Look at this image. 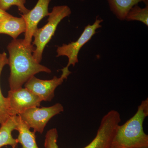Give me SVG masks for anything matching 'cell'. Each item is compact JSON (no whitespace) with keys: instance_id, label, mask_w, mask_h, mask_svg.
Listing matches in <instances>:
<instances>
[{"instance_id":"6da1fadb","label":"cell","mask_w":148,"mask_h":148,"mask_svg":"<svg viewBox=\"0 0 148 148\" xmlns=\"http://www.w3.org/2000/svg\"><path fill=\"white\" fill-rule=\"evenodd\" d=\"M35 48L32 44L25 45L23 39H13L9 44L7 49L9 53L8 64L10 71L9 78L10 90L22 87L36 74L40 72L51 73L50 69L35 60L33 55Z\"/></svg>"},{"instance_id":"7a4b0ae2","label":"cell","mask_w":148,"mask_h":148,"mask_svg":"<svg viewBox=\"0 0 148 148\" xmlns=\"http://www.w3.org/2000/svg\"><path fill=\"white\" fill-rule=\"evenodd\" d=\"M148 116L147 98L142 101L132 118L119 125L111 148H148V135L143 129V123Z\"/></svg>"},{"instance_id":"3957f363","label":"cell","mask_w":148,"mask_h":148,"mask_svg":"<svg viewBox=\"0 0 148 148\" xmlns=\"http://www.w3.org/2000/svg\"><path fill=\"white\" fill-rule=\"evenodd\" d=\"M71 13V11L68 6H54L48 15L47 23L42 28H38L36 30L33 37L34 41L32 45L36 46L33 55L38 63H40L41 61L45 48L54 36L58 24Z\"/></svg>"},{"instance_id":"277c9868","label":"cell","mask_w":148,"mask_h":148,"mask_svg":"<svg viewBox=\"0 0 148 148\" xmlns=\"http://www.w3.org/2000/svg\"><path fill=\"white\" fill-rule=\"evenodd\" d=\"M103 20L96 18L95 22L92 25H88L85 28L83 32L76 41L69 44H64L57 47L56 56H66L69 58V62L66 67L61 70L62 73L69 75L71 72L69 71V66H74L78 62V55L82 47L91 39L96 33V30L101 28V24Z\"/></svg>"},{"instance_id":"5b68a950","label":"cell","mask_w":148,"mask_h":148,"mask_svg":"<svg viewBox=\"0 0 148 148\" xmlns=\"http://www.w3.org/2000/svg\"><path fill=\"white\" fill-rule=\"evenodd\" d=\"M64 111V107L58 103L49 107L31 108L18 115L29 128L34 129V132L42 134L49 121Z\"/></svg>"},{"instance_id":"8992f818","label":"cell","mask_w":148,"mask_h":148,"mask_svg":"<svg viewBox=\"0 0 148 148\" xmlns=\"http://www.w3.org/2000/svg\"><path fill=\"white\" fill-rule=\"evenodd\" d=\"M121 121L118 112L114 110L110 111L101 120L95 138L84 148H110Z\"/></svg>"},{"instance_id":"52a82bcc","label":"cell","mask_w":148,"mask_h":148,"mask_svg":"<svg viewBox=\"0 0 148 148\" xmlns=\"http://www.w3.org/2000/svg\"><path fill=\"white\" fill-rule=\"evenodd\" d=\"M7 98L11 116L18 115L31 108L39 107L42 101L26 88L10 90Z\"/></svg>"},{"instance_id":"ba28073f","label":"cell","mask_w":148,"mask_h":148,"mask_svg":"<svg viewBox=\"0 0 148 148\" xmlns=\"http://www.w3.org/2000/svg\"><path fill=\"white\" fill-rule=\"evenodd\" d=\"M51 1L38 0L34 8L28 13L21 14L26 24V31L23 39L25 45L32 44L33 35L38 28V24L43 18L49 15L48 7Z\"/></svg>"},{"instance_id":"9c48e42d","label":"cell","mask_w":148,"mask_h":148,"mask_svg":"<svg viewBox=\"0 0 148 148\" xmlns=\"http://www.w3.org/2000/svg\"><path fill=\"white\" fill-rule=\"evenodd\" d=\"M65 79L62 75L59 78L54 76L50 80L39 79L34 76L25 83L24 86L42 101L50 102L54 97L55 89Z\"/></svg>"},{"instance_id":"30bf717a","label":"cell","mask_w":148,"mask_h":148,"mask_svg":"<svg viewBox=\"0 0 148 148\" xmlns=\"http://www.w3.org/2000/svg\"><path fill=\"white\" fill-rule=\"evenodd\" d=\"M26 31V24L22 16L15 17L10 15L0 22V34H5L13 39Z\"/></svg>"},{"instance_id":"8fae6325","label":"cell","mask_w":148,"mask_h":148,"mask_svg":"<svg viewBox=\"0 0 148 148\" xmlns=\"http://www.w3.org/2000/svg\"><path fill=\"white\" fill-rule=\"evenodd\" d=\"M18 115L10 117L0 127V148L3 146H10L16 148L18 143L12 136V131L16 130L18 123Z\"/></svg>"},{"instance_id":"7c38bea8","label":"cell","mask_w":148,"mask_h":148,"mask_svg":"<svg viewBox=\"0 0 148 148\" xmlns=\"http://www.w3.org/2000/svg\"><path fill=\"white\" fill-rule=\"evenodd\" d=\"M16 130L18 132L16 140L21 144V148H39L36 142L35 132L30 130V128L19 116Z\"/></svg>"},{"instance_id":"4fadbf2b","label":"cell","mask_w":148,"mask_h":148,"mask_svg":"<svg viewBox=\"0 0 148 148\" xmlns=\"http://www.w3.org/2000/svg\"><path fill=\"white\" fill-rule=\"evenodd\" d=\"M111 10L120 20H124L128 11L138 3L148 5V0H108Z\"/></svg>"},{"instance_id":"5bb4252c","label":"cell","mask_w":148,"mask_h":148,"mask_svg":"<svg viewBox=\"0 0 148 148\" xmlns=\"http://www.w3.org/2000/svg\"><path fill=\"white\" fill-rule=\"evenodd\" d=\"M8 64V59L5 52L0 53V77L4 67ZM10 110L7 98L4 97L0 87V124L4 123L10 117Z\"/></svg>"},{"instance_id":"9a60e30c","label":"cell","mask_w":148,"mask_h":148,"mask_svg":"<svg viewBox=\"0 0 148 148\" xmlns=\"http://www.w3.org/2000/svg\"><path fill=\"white\" fill-rule=\"evenodd\" d=\"M127 21H138L148 25V6L146 5L145 8H141L135 5L130 9L125 17Z\"/></svg>"},{"instance_id":"2e32d148","label":"cell","mask_w":148,"mask_h":148,"mask_svg":"<svg viewBox=\"0 0 148 148\" xmlns=\"http://www.w3.org/2000/svg\"><path fill=\"white\" fill-rule=\"evenodd\" d=\"M26 3V0H0V9L6 11L12 6H16L22 14H25L30 10L25 7Z\"/></svg>"},{"instance_id":"e0dca14e","label":"cell","mask_w":148,"mask_h":148,"mask_svg":"<svg viewBox=\"0 0 148 148\" xmlns=\"http://www.w3.org/2000/svg\"><path fill=\"white\" fill-rule=\"evenodd\" d=\"M58 132L56 128H52L47 132L45 136V148H59L57 145Z\"/></svg>"},{"instance_id":"ac0fdd59","label":"cell","mask_w":148,"mask_h":148,"mask_svg":"<svg viewBox=\"0 0 148 148\" xmlns=\"http://www.w3.org/2000/svg\"><path fill=\"white\" fill-rule=\"evenodd\" d=\"M10 15V14L8 13L5 11L3 10L0 9V22Z\"/></svg>"},{"instance_id":"d6986e66","label":"cell","mask_w":148,"mask_h":148,"mask_svg":"<svg viewBox=\"0 0 148 148\" xmlns=\"http://www.w3.org/2000/svg\"><path fill=\"white\" fill-rule=\"evenodd\" d=\"M1 124H0V127H1Z\"/></svg>"},{"instance_id":"ffe728a7","label":"cell","mask_w":148,"mask_h":148,"mask_svg":"<svg viewBox=\"0 0 148 148\" xmlns=\"http://www.w3.org/2000/svg\"></svg>"}]
</instances>
